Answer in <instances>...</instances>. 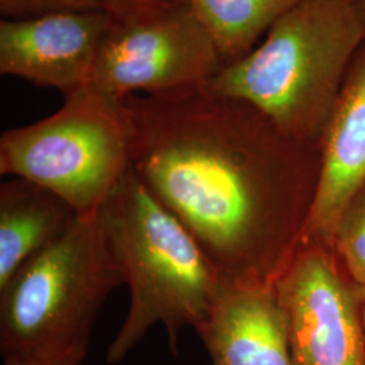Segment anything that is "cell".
I'll use <instances>...</instances> for the list:
<instances>
[{"label": "cell", "instance_id": "cell-7", "mask_svg": "<svg viewBox=\"0 0 365 365\" xmlns=\"http://www.w3.org/2000/svg\"><path fill=\"white\" fill-rule=\"evenodd\" d=\"M297 365H365V294L333 247L304 241L274 283Z\"/></svg>", "mask_w": 365, "mask_h": 365}, {"label": "cell", "instance_id": "cell-4", "mask_svg": "<svg viewBox=\"0 0 365 365\" xmlns=\"http://www.w3.org/2000/svg\"><path fill=\"white\" fill-rule=\"evenodd\" d=\"M120 284L99 212L78 215L0 288L3 359L88 349L96 317Z\"/></svg>", "mask_w": 365, "mask_h": 365}, {"label": "cell", "instance_id": "cell-6", "mask_svg": "<svg viewBox=\"0 0 365 365\" xmlns=\"http://www.w3.org/2000/svg\"><path fill=\"white\" fill-rule=\"evenodd\" d=\"M110 19L91 84L119 101L205 86L223 66L214 39L188 0Z\"/></svg>", "mask_w": 365, "mask_h": 365}, {"label": "cell", "instance_id": "cell-15", "mask_svg": "<svg viewBox=\"0 0 365 365\" xmlns=\"http://www.w3.org/2000/svg\"><path fill=\"white\" fill-rule=\"evenodd\" d=\"M105 11L113 19H125L135 15L149 13L157 9L175 4L184 0H102Z\"/></svg>", "mask_w": 365, "mask_h": 365}, {"label": "cell", "instance_id": "cell-13", "mask_svg": "<svg viewBox=\"0 0 365 365\" xmlns=\"http://www.w3.org/2000/svg\"><path fill=\"white\" fill-rule=\"evenodd\" d=\"M333 249L345 272L365 294V182L339 217Z\"/></svg>", "mask_w": 365, "mask_h": 365}, {"label": "cell", "instance_id": "cell-3", "mask_svg": "<svg viewBox=\"0 0 365 365\" xmlns=\"http://www.w3.org/2000/svg\"><path fill=\"white\" fill-rule=\"evenodd\" d=\"M365 27L353 0H302L206 87L244 101L288 134L322 143Z\"/></svg>", "mask_w": 365, "mask_h": 365}, {"label": "cell", "instance_id": "cell-17", "mask_svg": "<svg viewBox=\"0 0 365 365\" xmlns=\"http://www.w3.org/2000/svg\"><path fill=\"white\" fill-rule=\"evenodd\" d=\"M353 1H354V6H356L359 15L361 18V22L365 27V0H353Z\"/></svg>", "mask_w": 365, "mask_h": 365}, {"label": "cell", "instance_id": "cell-10", "mask_svg": "<svg viewBox=\"0 0 365 365\" xmlns=\"http://www.w3.org/2000/svg\"><path fill=\"white\" fill-rule=\"evenodd\" d=\"M365 182V41L341 87L322 138V170L304 241L333 247L342 211Z\"/></svg>", "mask_w": 365, "mask_h": 365}, {"label": "cell", "instance_id": "cell-11", "mask_svg": "<svg viewBox=\"0 0 365 365\" xmlns=\"http://www.w3.org/2000/svg\"><path fill=\"white\" fill-rule=\"evenodd\" d=\"M78 214L63 197L21 178L0 185V288L49 247Z\"/></svg>", "mask_w": 365, "mask_h": 365}, {"label": "cell", "instance_id": "cell-9", "mask_svg": "<svg viewBox=\"0 0 365 365\" xmlns=\"http://www.w3.org/2000/svg\"><path fill=\"white\" fill-rule=\"evenodd\" d=\"M212 365H297L274 284H229L195 330Z\"/></svg>", "mask_w": 365, "mask_h": 365}, {"label": "cell", "instance_id": "cell-5", "mask_svg": "<svg viewBox=\"0 0 365 365\" xmlns=\"http://www.w3.org/2000/svg\"><path fill=\"white\" fill-rule=\"evenodd\" d=\"M131 167L126 108L92 84L66 95L52 115L0 138L1 175L45 187L78 215L99 212Z\"/></svg>", "mask_w": 365, "mask_h": 365}, {"label": "cell", "instance_id": "cell-12", "mask_svg": "<svg viewBox=\"0 0 365 365\" xmlns=\"http://www.w3.org/2000/svg\"><path fill=\"white\" fill-rule=\"evenodd\" d=\"M302 0H188L214 39L223 66L252 52Z\"/></svg>", "mask_w": 365, "mask_h": 365}, {"label": "cell", "instance_id": "cell-16", "mask_svg": "<svg viewBox=\"0 0 365 365\" xmlns=\"http://www.w3.org/2000/svg\"><path fill=\"white\" fill-rule=\"evenodd\" d=\"M87 349H78L71 352L56 354H38L25 357H7L3 359V365H80L86 359Z\"/></svg>", "mask_w": 365, "mask_h": 365}, {"label": "cell", "instance_id": "cell-1", "mask_svg": "<svg viewBox=\"0 0 365 365\" xmlns=\"http://www.w3.org/2000/svg\"><path fill=\"white\" fill-rule=\"evenodd\" d=\"M133 170L229 284H274L313 211L322 143L206 84L122 99Z\"/></svg>", "mask_w": 365, "mask_h": 365}, {"label": "cell", "instance_id": "cell-8", "mask_svg": "<svg viewBox=\"0 0 365 365\" xmlns=\"http://www.w3.org/2000/svg\"><path fill=\"white\" fill-rule=\"evenodd\" d=\"M110 21L105 10L3 19L0 73L64 96L88 86Z\"/></svg>", "mask_w": 365, "mask_h": 365}, {"label": "cell", "instance_id": "cell-2", "mask_svg": "<svg viewBox=\"0 0 365 365\" xmlns=\"http://www.w3.org/2000/svg\"><path fill=\"white\" fill-rule=\"evenodd\" d=\"M99 220L130 289L129 313L108 346L107 363L125 360L156 324L165 327L170 351L178 356L180 331L206 321L225 280L133 167L106 199Z\"/></svg>", "mask_w": 365, "mask_h": 365}, {"label": "cell", "instance_id": "cell-14", "mask_svg": "<svg viewBox=\"0 0 365 365\" xmlns=\"http://www.w3.org/2000/svg\"><path fill=\"white\" fill-rule=\"evenodd\" d=\"M105 10L102 0H0L4 19H30L45 15Z\"/></svg>", "mask_w": 365, "mask_h": 365}, {"label": "cell", "instance_id": "cell-18", "mask_svg": "<svg viewBox=\"0 0 365 365\" xmlns=\"http://www.w3.org/2000/svg\"><path fill=\"white\" fill-rule=\"evenodd\" d=\"M361 329H363V339H364V352H365V302L363 306V313H361Z\"/></svg>", "mask_w": 365, "mask_h": 365}]
</instances>
